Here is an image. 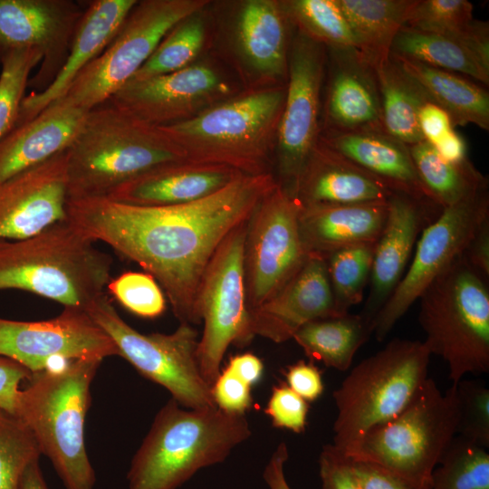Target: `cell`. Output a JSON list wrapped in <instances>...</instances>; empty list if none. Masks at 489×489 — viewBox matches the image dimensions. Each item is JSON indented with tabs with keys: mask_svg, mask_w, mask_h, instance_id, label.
I'll list each match as a JSON object with an SVG mask.
<instances>
[{
	"mask_svg": "<svg viewBox=\"0 0 489 489\" xmlns=\"http://www.w3.org/2000/svg\"><path fill=\"white\" fill-rule=\"evenodd\" d=\"M309 408V402L285 382H280L272 388L264 413L270 417L273 427L302 434L306 429Z\"/></svg>",
	"mask_w": 489,
	"mask_h": 489,
	"instance_id": "45",
	"label": "cell"
},
{
	"mask_svg": "<svg viewBox=\"0 0 489 489\" xmlns=\"http://www.w3.org/2000/svg\"><path fill=\"white\" fill-rule=\"evenodd\" d=\"M101 361L75 360L33 374L18 395L14 416L31 431L65 489L94 488L84 428L91 385Z\"/></svg>",
	"mask_w": 489,
	"mask_h": 489,
	"instance_id": "5",
	"label": "cell"
},
{
	"mask_svg": "<svg viewBox=\"0 0 489 489\" xmlns=\"http://www.w3.org/2000/svg\"><path fill=\"white\" fill-rule=\"evenodd\" d=\"M89 110L49 104L0 140V182L65 151Z\"/></svg>",
	"mask_w": 489,
	"mask_h": 489,
	"instance_id": "26",
	"label": "cell"
},
{
	"mask_svg": "<svg viewBox=\"0 0 489 489\" xmlns=\"http://www.w3.org/2000/svg\"><path fill=\"white\" fill-rule=\"evenodd\" d=\"M205 34L200 12L185 18L166 34L129 81L147 80L191 65L203 46Z\"/></svg>",
	"mask_w": 489,
	"mask_h": 489,
	"instance_id": "38",
	"label": "cell"
},
{
	"mask_svg": "<svg viewBox=\"0 0 489 489\" xmlns=\"http://www.w3.org/2000/svg\"><path fill=\"white\" fill-rule=\"evenodd\" d=\"M84 2L72 0H0V63L11 52L35 49L40 67L28 88H48L64 65Z\"/></svg>",
	"mask_w": 489,
	"mask_h": 489,
	"instance_id": "17",
	"label": "cell"
},
{
	"mask_svg": "<svg viewBox=\"0 0 489 489\" xmlns=\"http://www.w3.org/2000/svg\"><path fill=\"white\" fill-rule=\"evenodd\" d=\"M226 368L251 387L257 384L264 374L261 359L251 352L231 357Z\"/></svg>",
	"mask_w": 489,
	"mask_h": 489,
	"instance_id": "54",
	"label": "cell"
},
{
	"mask_svg": "<svg viewBox=\"0 0 489 489\" xmlns=\"http://www.w3.org/2000/svg\"><path fill=\"white\" fill-rule=\"evenodd\" d=\"M67 219L23 240L0 242V290H22L85 310L103 294L112 259Z\"/></svg>",
	"mask_w": 489,
	"mask_h": 489,
	"instance_id": "4",
	"label": "cell"
},
{
	"mask_svg": "<svg viewBox=\"0 0 489 489\" xmlns=\"http://www.w3.org/2000/svg\"><path fill=\"white\" fill-rule=\"evenodd\" d=\"M248 220L232 230L217 247L197 294V312L204 324L197 359L201 375L210 387L220 373L228 347H244L254 338L244 271Z\"/></svg>",
	"mask_w": 489,
	"mask_h": 489,
	"instance_id": "12",
	"label": "cell"
},
{
	"mask_svg": "<svg viewBox=\"0 0 489 489\" xmlns=\"http://www.w3.org/2000/svg\"><path fill=\"white\" fill-rule=\"evenodd\" d=\"M418 0H337L358 43L374 67L390 56L392 43Z\"/></svg>",
	"mask_w": 489,
	"mask_h": 489,
	"instance_id": "31",
	"label": "cell"
},
{
	"mask_svg": "<svg viewBox=\"0 0 489 489\" xmlns=\"http://www.w3.org/2000/svg\"><path fill=\"white\" fill-rule=\"evenodd\" d=\"M116 355L113 340L82 309L64 308L58 316L38 321L0 318V356L33 374L71 360Z\"/></svg>",
	"mask_w": 489,
	"mask_h": 489,
	"instance_id": "16",
	"label": "cell"
},
{
	"mask_svg": "<svg viewBox=\"0 0 489 489\" xmlns=\"http://www.w3.org/2000/svg\"><path fill=\"white\" fill-rule=\"evenodd\" d=\"M324 131L383 129L374 67L355 48L326 47Z\"/></svg>",
	"mask_w": 489,
	"mask_h": 489,
	"instance_id": "22",
	"label": "cell"
},
{
	"mask_svg": "<svg viewBox=\"0 0 489 489\" xmlns=\"http://www.w3.org/2000/svg\"><path fill=\"white\" fill-rule=\"evenodd\" d=\"M376 243L348 246L331 254L326 266L338 315L361 302L369 284Z\"/></svg>",
	"mask_w": 489,
	"mask_h": 489,
	"instance_id": "37",
	"label": "cell"
},
{
	"mask_svg": "<svg viewBox=\"0 0 489 489\" xmlns=\"http://www.w3.org/2000/svg\"><path fill=\"white\" fill-rule=\"evenodd\" d=\"M66 158L68 199L107 197L156 167L187 160L158 127L108 101L89 110Z\"/></svg>",
	"mask_w": 489,
	"mask_h": 489,
	"instance_id": "2",
	"label": "cell"
},
{
	"mask_svg": "<svg viewBox=\"0 0 489 489\" xmlns=\"http://www.w3.org/2000/svg\"><path fill=\"white\" fill-rule=\"evenodd\" d=\"M432 146L442 158L450 162H462L467 159L465 141L454 129Z\"/></svg>",
	"mask_w": 489,
	"mask_h": 489,
	"instance_id": "55",
	"label": "cell"
},
{
	"mask_svg": "<svg viewBox=\"0 0 489 489\" xmlns=\"http://www.w3.org/2000/svg\"><path fill=\"white\" fill-rule=\"evenodd\" d=\"M423 341L396 338L360 361L333 391V446L354 456L368 431L398 416L428 377Z\"/></svg>",
	"mask_w": 489,
	"mask_h": 489,
	"instance_id": "7",
	"label": "cell"
},
{
	"mask_svg": "<svg viewBox=\"0 0 489 489\" xmlns=\"http://www.w3.org/2000/svg\"><path fill=\"white\" fill-rule=\"evenodd\" d=\"M207 4V0L138 1L112 42L53 102L85 110L106 102L133 77L177 24L201 12Z\"/></svg>",
	"mask_w": 489,
	"mask_h": 489,
	"instance_id": "10",
	"label": "cell"
},
{
	"mask_svg": "<svg viewBox=\"0 0 489 489\" xmlns=\"http://www.w3.org/2000/svg\"><path fill=\"white\" fill-rule=\"evenodd\" d=\"M440 208L430 200L394 192L388 199V216L378 239L369 277V291L360 314L372 321L405 274L417 236L429 223L431 210Z\"/></svg>",
	"mask_w": 489,
	"mask_h": 489,
	"instance_id": "20",
	"label": "cell"
},
{
	"mask_svg": "<svg viewBox=\"0 0 489 489\" xmlns=\"http://www.w3.org/2000/svg\"><path fill=\"white\" fill-rule=\"evenodd\" d=\"M458 401L456 435L489 448V388L478 380L455 384Z\"/></svg>",
	"mask_w": 489,
	"mask_h": 489,
	"instance_id": "44",
	"label": "cell"
},
{
	"mask_svg": "<svg viewBox=\"0 0 489 489\" xmlns=\"http://www.w3.org/2000/svg\"><path fill=\"white\" fill-rule=\"evenodd\" d=\"M463 255L475 269L489 278V218L480 225Z\"/></svg>",
	"mask_w": 489,
	"mask_h": 489,
	"instance_id": "52",
	"label": "cell"
},
{
	"mask_svg": "<svg viewBox=\"0 0 489 489\" xmlns=\"http://www.w3.org/2000/svg\"><path fill=\"white\" fill-rule=\"evenodd\" d=\"M66 150L0 182V242L29 238L66 219Z\"/></svg>",
	"mask_w": 489,
	"mask_h": 489,
	"instance_id": "19",
	"label": "cell"
},
{
	"mask_svg": "<svg viewBox=\"0 0 489 489\" xmlns=\"http://www.w3.org/2000/svg\"><path fill=\"white\" fill-rule=\"evenodd\" d=\"M374 69L383 129L408 147L423 141L418 113L421 107L430 101L421 87L391 55Z\"/></svg>",
	"mask_w": 489,
	"mask_h": 489,
	"instance_id": "33",
	"label": "cell"
},
{
	"mask_svg": "<svg viewBox=\"0 0 489 489\" xmlns=\"http://www.w3.org/2000/svg\"><path fill=\"white\" fill-rule=\"evenodd\" d=\"M418 126L424 140L433 145L454 129L447 112L438 105L427 101L418 113Z\"/></svg>",
	"mask_w": 489,
	"mask_h": 489,
	"instance_id": "51",
	"label": "cell"
},
{
	"mask_svg": "<svg viewBox=\"0 0 489 489\" xmlns=\"http://www.w3.org/2000/svg\"><path fill=\"white\" fill-rule=\"evenodd\" d=\"M300 211L296 197L277 184L250 216L244 247L249 312L275 295L308 259L299 231Z\"/></svg>",
	"mask_w": 489,
	"mask_h": 489,
	"instance_id": "14",
	"label": "cell"
},
{
	"mask_svg": "<svg viewBox=\"0 0 489 489\" xmlns=\"http://www.w3.org/2000/svg\"><path fill=\"white\" fill-rule=\"evenodd\" d=\"M286 85L222 101L197 115L157 126L188 161L220 164L244 174L269 173Z\"/></svg>",
	"mask_w": 489,
	"mask_h": 489,
	"instance_id": "6",
	"label": "cell"
},
{
	"mask_svg": "<svg viewBox=\"0 0 489 489\" xmlns=\"http://www.w3.org/2000/svg\"><path fill=\"white\" fill-rule=\"evenodd\" d=\"M20 489H49L43 478L39 459L32 462L26 468L22 478Z\"/></svg>",
	"mask_w": 489,
	"mask_h": 489,
	"instance_id": "56",
	"label": "cell"
},
{
	"mask_svg": "<svg viewBox=\"0 0 489 489\" xmlns=\"http://www.w3.org/2000/svg\"><path fill=\"white\" fill-rule=\"evenodd\" d=\"M326 56L324 45L300 32L289 51L286 95L275 144V178L277 184L292 196L320 140Z\"/></svg>",
	"mask_w": 489,
	"mask_h": 489,
	"instance_id": "15",
	"label": "cell"
},
{
	"mask_svg": "<svg viewBox=\"0 0 489 489\" xmlns=\"http://www.w3.org/2000/svg\"><path fill=\"white\" fill-rule=\"evenodd\" d=\"M473 10L466 0H418L405 26L448 36L465 45L475 20Z\"/></svg>",
	"mask_w": 489,
	"mask_h": 489,
	"instance_id": "42",
	"label": "cell"
},
{
	"mask_svg": "<svg viewBox=\"0 0 489 489\" xmlns=\"http://www.w3.org/2000/svg\"><path fill=\"white\" fill-rule=\"evenodd\" d=\"M393 193L381 180L319 140L294 197L302 207H306L386 202Z\"/></svg>",
	"mask_w": 489,
	"mask_h": 489,
	"instance_id": "25",
	"label": "cell"
},
{
	"mask_svg": "<svg viewBox=\"0 0 489 489\" xmlns=\"http://www.w3.org/2000/svg\"><path fill=\"white\" fill-rule=\"evenodd\" d=\"M320 141L381 180L393 192L433 202L417 173L408 146L385 130L323 131Z\"/></svg>",
	"mask_w": 489,
	"mask_h": 489,
	"instance_id": "27",
	"label": "cell"
},
{
	"mask_svg": "<svg viewBox=\"0 0 489 489\" xmlns=\"http://www.w3.org/2000/svg\"><path fill=\"white\" fill-rule=\"evenodd\" d=\"M283 10L298 32L325 47L355 48L358 43L337 0H291Z\"/></svg>",
	"mask_w": 489,
	"mask_h": 489,
	"instance_id": "36",
	"label": "cell"
},
{
	"mask_svg": "<svg viewBox=\"0 0 489 489\" xmlns=\"http://www.w3.org/2000/svg\"><path fill=\"white\" fill-rule=\"evenodd\" d=\"M321 489H361L347 457L332 444L326 445L319 456Z\"/></svg>",
	"mask_w": 489,
	"mask_h": 489,
	"instance_id": "47",
	"label": "cell"
},
{
	"mask_svg": "<svg viewBox=\"0 0 489 489\" xmlns=\"http://www.w3.org/2000/svg\"><path fill=\"white\" fill-rule=\"evenodd\" d=\"M390 54L489 84V68L461 42L448 36L404 25L392 43Z\"/></svg>",
	"mask_w": 489,
	"mask_h": 489,
	"instance_id": "34",
	"label": "cell"
},
{
	"mask_svg": "<svg viewBox=\"0 0 489 489\" xmlns=\"http://www.w3.org/2000/svg\"><path fill=\"white\" fill-rule=\"evenodd\" d=\"M109 292L124 308L142 318H157L166 310V296L152 275L143 272H125L110 279Z\"/></svg>",
	"mask_w": 489,
	"mask_h": 489,
	"instance_id": "43",
	"label": "cell"
},
{
	"mask_svg": "<svg viewBox=\"0 0 489 489\" xmlns=\"http://www.w3.org/2000/svg\"><path fill=\"white\" fill-rule=\"evenodd\" d=\"M338 316L324 259L309 256L300 270L272 298L250 311V328L282 343L292 339L303 325Z\"/></svg>",
	"mask_w": 489,
	"mask_h": 489,
	"instance_id": "21",
	"label": "cell"
},
{
	"mask_svg": "<svg viewBox=\"0 0 489 489\" xmlns=\"http://www.w3.org/2000/svg\"><path fill=\"white\" fill-rule=\"evenodd\" d=\"M41 455L28 427L0 409V489H20L26 468Z\"/></svg>",
	"mask_w": 489,
	"mask_h": 489,
	"instance_id": "40",
	"label": "cell"
},
{
	"mask_svg": "<svg viewBox=\"0 0 489 489\" xmlns=\"http://www.w3.org/2000/svg\"><path fill=\"white\" fill-rule=\"evenodd\" d=\"M388 201L302 207L299 231L309 256L326 259L333 252L379 238Z\"/></svg>",
	"mask_w": 489,
	"mask_h": 489,
	"instance_id": "28",
	"label": "cell"
},
{
	"mask_svg": "<svg viewBox=\"0 0 489 489\" xmlns=\"http://www.w3.org/2000/svg\"><path fill=\"white\" fill-rule=\"evenodd\" d=\"M113 340L119 356L142 376L164 387L189 409L216 408L197 359L198 332L180 323L172 333H140L118 313L104 292L84 310Z\"/></svg>",
	"mask_w": 489,
	"mask_h": 489,
	"instance_id": "11",
	"label": "cell"
},
{
	"mask_svg": "<svg viewBox=\"0 0 489 489\" xmlns=\"http://www.w3.org/2000/svg\"><path fill=\"white\" fill-rule=\"evenodd\" d=\"M288 457V447L284 442H281L264 470L263 477L269 489H292L284 474Z\"/></svg>",
	"mask_w": 489,
	"mask_h": 489,
	"instance_id": "53",
	"label": "cell"
},
{
	"mask_svg": "<svg viewBox=\"0 0 489 489\" xmlns=\"http://www.w3.org/2000/svg\"><path fill=\"white\" fill-rule=\"evenodd\" d=\"M241 174L244 173L220 164L171 162L128 181L107 197L141 206L187 204L222 189Z\"/></svg>",
	"mask_w": 489,
	"mask_h": 489,
	"instance_id": "24",
	"label": "cell"
},
{
	"mask_svg": "<svg viewBox=\"0 0 489 489\" xmlns=\"http://www.w3.org/2000/svg\"><path fill=\"white\" fill-rule=\"evenodd\" d=\"M33 373L23 365L0 356V409L14 416L21 383Z\"/></svg>",
	"mask_w": 489,
	"mask_h": 489,
	"instance_id": "50",
	"label": "cell"
},
{
	"mask_svg": "<svg viewBox=\"0 0 489 489\" xmlns=\"http://www.w3.org/2000/svg\"><path fill=\"white\" fill-rule=\"evenodd\" d=\"M251 434L244 414L187 409L171 398L131 460L129 489H177L200 469L224 462Z\"/></svg>",
	"mask_w": 489,
	"mask_h": 489,
	"instance_id": "3",
	"label": "cell"
},
{
	"mask_svg": "<svg viewBox=\"0 0 489 489\" xmlns=\"http://www.w3.org/2000/svg\"><path fill=\"white\" fill-rule=\"evenodd\" d=\"M287 20L282 3L249 0L243 5L237 22L239 45L250 65L264 76L286 82Z\"/></svg>",
	"mask_w": 489,
	"mask_h": 489,
	"instance_id": "29",
	"label": "cell"
},
{
	"mask_svg": "<svg viewBox=\"0 0 489 489\" xmlns=\"http://www.w3.org/2000/svg\"><path fill=\"white\" fill-rule=\"evenodd\" d=\"M137 0H92L84 2L69 55L62 70L44 91L24 98L16 126L21 125L61 98L76 76L112 42Z\"/></svg>",
	"mask_w": 489,
	"mask_h": 489,
	"instance_id": "23",
	"label": "cell"
},
{
	"mask_svg": "<svg viewBox=\"0 0 489 489\" xmlns=\"http://www.w3.org/2000/svg\"><path fill=\"white\" fill-rule=\"evenodd\" d=\"M371 335L369 322L360 313L349 312L312 321L299 329L292 340L310 360L346 371Z\"/></svg>",
	"mask_w": 489,
	"mask_h": 489,
	"instance_id": "32",
	"label": "cell"
},
{
	"mask_svg": "<svg viewBox=\"0 0 489 489\" xmlns=\"http://www.w3.org/2000/svg\"><path fill=\"white\" fill-rule=\"evenodd\" d=\"M487 218L488 187L442 208L425 226L417 241L411 264L372 321V335L377 340L382 341L429 284L464 254Z\"/></svg>",
	"mask_w": 489,
	"mask_h": 489,
	"instance_id": "13",
	"label": "cell"
},
{
	"mask_svg": "<svg viewBox=\"0 0 489 489\" xmlns=\"http://www.w3.org/2000/svg\"><path fill=\"white\" fill-rule=\"evenodd\" d=\"M417 173L434 203L453 206L488 187L484 177L467 158L450 162L423 140L408 147Z\"/></svg>",
	"mask_w": 489,
	"mask_h": 489,
	"instance_id": "35",
	"label": "cell"
},
{
	"mask_svg": "<svg viewBox=\"0 0 489 489\" xmlns=\"http://www.w3.org/2000/svg\"><path fill=\"white\" fill-rule=\"evenodd\" d=\"M430 489H489V453L458 435L432 474Z\"/></svg>",
	"mask_w": 489,
	"mask_h": 489,
	"instance_id": "39",
	"label": "cell"
},
{
	"mask_svg": "<svg viewBox=\"0 0 489 489\" xmlns=\"http://www.w3.org/2000/svg\"><path fill=\"white\" fill-rule=\"evenodd\" d=\"M276 185L272 172L241 174L204 198L162 206L68 199L66 219L152 275L180 323L198 324L197 294L213 254Z\"/></svg>",
	"mask_w": 489,
	"mask_h": 489,
	"instance_id": "1",
	"label": "cell"
},
{
	"mask_svg": "<svg viewBox=\"0 0 489 489\" xmlns=\"http://www.w3.org/2000/svg\"><path fill=\"white\" fill-rule=\"evenodd\" d=\"M229 86L210 67L191 64L142 81H129L107 101L152 126L188 120L222 101Z\"/></svg>",
	"mask_w": 489,
	"mask_h": 489,
	"instance_id": "18",
	"label": "cell"
},
{
	"mask_svg": "<svg viewBox=\"0 0 489 489\" xmlns=\"http://www.w3.org/2000/svg\"><path fill=\"white\" fill-rule=\"evenodd\" d=\"M488 287V278L462 254L418 299L423 342L445 361L452 385L489 372Z\"/></svg>",
	"mask_w": 489,
	"mask_h": 489,
	"instance_id": "8",
	"label": "cell"
},
{
	"mask_svg": "<svg viewBox=\"0 0 489 489\" xmlns=\"http://www.w3.org/2000/svg\"><path fill=\"white\" fill-rule=\"evenodd\" d=\"M457 425L455 385L442 392L428 378L398 416L366 433L351 458L374 462L413 489H430L432 474Z\"/></svg>",
	"mask_w": 489,
	"mask_h": 489,
	"instance_id": "9",
	"label": "cell"
},
{
	"mask_svg": "<svg viewBox=\"0 0 489 489\" xmlns=\"http://www.w3.org/2000/svg\"><path fill=\"white\" fill-rule=\"evenodd\" d=\"M285 383L307 402L317 400L324 391L321 372L313 361L299 360L286 369Z\"/></svg>",
	"mask_w": 489,
	"mask_h": 489,
	"instance_id": "48",
	"label": "cell"
},
{
	"mask_svg": "<svg viewBox=\"0 0 489 489\" xmlns=\"http://www.w3.org/2000/svg\"><path fill=\"white\" fill-rule=\"evenodd\" d=\"M211 394L216 408L228 413L244 414L253 406L252 387L226 367L211 385Z\"/></svg>",
	"mask_w": 489,
	"mask_h": 489,
	"instance_id": "46",
	"label": "cell"
},
{
	"mask_svg": "<svg viewBox=\"0 0 489 489\" xmlns=\"http://www.w3.org/2000/svg\"><path fill=\"white\" fill-rule=\"evenodd\" d=\"M421 87L428 100L449 115L452 124L489 129V92L463 75L390 54Z\"/></svg>",
	"mask_w": 489,
	"mask_h": 489,
	"instance_id": "30",
	"label": "cell"
},
{
	"mask_svg": "<svg viewBox=\"0 0 489 489\" xmlns=\"http://www.w3.org/2000/svg\"><path fill=\"white\" fill-rule=\"evenodd\" d=\"M41 61L38 50L20 49L11 52L1 62L0 140L15 127L31 72Z\"/></svg>",
	"mask_w": 489,
	"mask_h": 489,
	"instance_id": "41",
	"label": "cell"
},
{
	"mask_svg": "<svg viewBox=\"0 0 489 489\" xmlns=\"http://www.w3.org/2000/svg\"><path fill=\"white\" fill-rule=\"evenodd\" d=\"M347 459L361 489H413L401 478L374 462L360 458Z\"/></svg>",
	"mask_w": 489,
	"mask_h": 489,
	"instance_id": "49",
	"label": "cell"
}]
</instances>
